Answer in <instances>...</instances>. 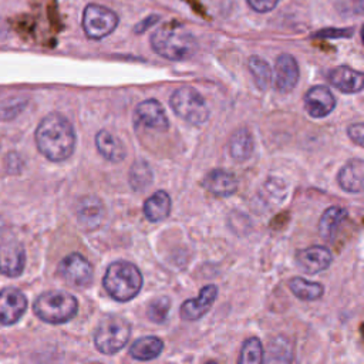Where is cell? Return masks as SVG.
Instances as JSON below:
<instances>
[{"instance_id": "15", "label": "cell", "mask_w": 364, "mask_h": 364, "mask_svg": "<svg viewBox=\"0 0 364 364\" xmlns=\"http://www.w3.org/2000/svg\"><path fill=\"white\" fill-rule=\"evenodd\" d=\"M205 189L218 198H228L239 188V181L235 173L225 169H212L203 178Z\"/></svg>"}, {"instance_id": "2", "label": "cell", "mask_w": 364, "mask_h": 364, "mask_svg": "<svg viewBox=\"0 0 364 364\" xmlns=\"http://www.w3.org/2000/svg\"><path fill=\"white\" fill-rule=\"evenodd\" d=\"M154 51L164 58L181 61L195 54L198 41L191 31L179 23H165L159 26L151 36Z\"/></svg>"}, {"instance_id": "17", "label": "cell", "mask_w": 364, "mask_h": 364, "mask_svg": "<svg viewBox=\"0 0 364 364\" xmlns=\"http://www.w3.org/2000/svg\"><path fill=\"white\" fill-rule=\"evenodd\" d=\"M26 266V252L20 243H7L0 247V273L17 277Z\"/></svg>"}, {"instance_id": "23", "label": "cell", "mask_w": 364, "mask_h": 364, "mask_svg": "<svg viewBox=\"0 0 364 364\" xmlns=\"http://www.w3.org/2000/svg\"><path fill=\"white\" fill-rule=\"evenodd\" d=\"M347 219V210L340 206L327 208L318 222V232L326 242H333L338 228Z\"/></svg>"}, {"instance_id": "22", "label": "cell", "mask_w": 364, "mask_h": 364, "mask_svg": "<svg viewBox=\"0 0 364 364\" xmlns=\"http://www.w3.org/2000/svg\"><path fill=\"white\" fill-rule=\"evenodd\" d=\"M171 196L166 191L154 192L144 203V215L149 222H161L171 213Z\"/></svg>"}, {"instance_id": "6", "label": "cell", "mask_w": 364, "mask_h": 364, "mask_svg": "<svg viewBox=\"0 0 364 364\" xmlns=\"http://www.w3.org/2000/svg\"><path fill=\"white\" fill-rule=\"evenodd\" d=\"M173 112L192 125H202L209 118V108L205 98L191 87L178 88L169 98Z\"/></svg>"}, {"instance_id": "26", "label": "cell", "mask_w": 364, "mask_h": 364, "mask_svg": "<svg viewBox=\"0 0 364 364\" xmlns=\"http://www.w3.org/2000/svg\"><path fill=\"white\" fill-rule=\"evenodd\" d=\"M289 289L291 290V293L300 299V300H306V301H313V300H318L323 293H324V287L321 283L317 282H309L303 277H293L289 282Z\"/></svg>"}, {"instance_id": "32", "label": "cell", "mask_w": 364, "mask_h": 364, "mask_svg": "<svg viewBox=\"0 0 364 364\" xmlns=\"http://www.w3.org/2000/svg\"><path fill=\"white\" fill-rule=\"evenodd\" d=\"M247 3L255 11L267 13L277 6L279 0H247Z\"/></svg>"}, {"instance_id": "20", "label": "cell", "mask_w": 364, "mask_h": 364, "mask_svg": "<svg viewBox=\"0 0 364 364\" xmlns=\"http://www.w3.org/2000/svg\"><path fill=\"white\" fill-rule=\"evenodd\" d=\"M328 81L331 85L343 92H360L363 90V73L353 70L347 65H340L328 73Z\"/></svg>"}, {"instance_id": "19", "label": "cell", "mask_w": 364, "mask_h": 364, "mask_svg": "<svg viewBox=\"0 0 364 364\" xmlns=\"http://www.w3.org/2000/svg\"><path fill=\"white\" fill-rule=\"evenodd\" d=\"M363 176H364V162L360 158L350 159L338 171L337 183L338 186L350 193H360L363 191Z\"/></svg>"}, {"instance_id": "31", "label": "cell", "mask_w": 364, "mask_h": 364, "mask_svg": "<svg viewBox=\"0 0 364 364\" xmlns=\"http://www.w3.org/2000/svg\"><path fill=\"white\" fill-rule=\"evenodd\" d=\"M24 105H26V101L20 100V98L6 101V104H3L0 107V118L1 119H10V118L16 117L24 108Z\"/></svg>"}, {"instance_id": "5", "label": "cell", "mask_w": 364, "mask_h": 364, "mask_svg": "<svg viewBox=\"0 0 364 364\" xmlns=\"http://www.w3.org/2000/svg\"><path fill=\"white\" fill-rule=\"evenodd\" d=\"M131 336V324L121 316H105L94 333V344L102 354L121 351Z\"/></svg>"}, {"instance_id": "21", "label": "cell", "mask_w": 364, "mask_h": 364, "mask_svg": "<svg viewBox=\"0 0 364 364\" xmlns=\"http://www.w3.org/2000/svg\"><path fill=\"white\" fill-rule=\"evenodd\" d=\"M95 146L98 152L109 162H121L127 155L121 139L107 129L98 131L95 135Z\"/></svg>"}, {"instance_id": "13", "label": "cell", "mask_w": 364, "mask_h": 364, "mask_svg": "<svg viewBox=\"0 0 364 364\" xmlns=\"http://www.w3.org/2000/svg\"><path fill=\"white\" fill-rule=\"evenodd\" d=\"M296 262L301 270H304L309 274H314L326 270L331 264L333 256L330 249L314 245L299 250L296 253Z\"/></svg>"}, {"instance_id": "14", "label": "cell", "mask_w": 364, "mask_h": 364, "mask_svg": "<svg viewBox=\"0 0 364 364\" xmlns=\"http://www.w3.org/2000/svg\"><path fill=\"white\" fill-rule=\"evenodd\" d=\"M299 65L293 55L280 54L274 65V87L280 92L291 91L299 81Z\"/></svg>"}, {"instance_id": "25", "label": "cell", "mask_w": 364, "mask_h": 364, "mask_svg": "<svg viewBox=\"0 0 364 364\" xmlns=\"http://www.w3.org/2000/svg\"><path fill=\"white\" fill-rule=\"evenodd\" d=\"M253 152V138L246 128L236 129L229 139V154L235 161H246Z\"/></svg>"}, {"instance_id": "29", "label": "cell", "mask_w": 364, "mask_h": 364, "mask_svg": "<svg viewBox=\"0 0 364 364\" xmlns=\"http://www.w3.org/2000/svg\"><path fill=\"white\" fill-rule=\"evenodd\" d=\"M263 346L257 337H249L245 340L240 348L237 364H262L263 363Z\"/></svg>"}, {"instance_id": "10", "label": "cell", "mask_w": 364, "mask_h": 364, "mask_svg": "<svg viewBox=\"0 0 364 364\" xmlns=\"http://www.w3.org/2000/svg\"><path fill=\"white\" fill-rule=\"evenodd\" d=\"M27 309V299L23 291L6 287L0 291V324L11 326L20 320Z\"/></svg>"}, {"instance_id": "16", "label": "cell", "mask_w": 364, "mask_h": 364, "mask_svg": "<svg viewBox=\"0 0 364 364\" xmlns=\"http://www.w3.org/2000/svg\"><path fill=\"white\" fill-rule=\"evenodd\" d=\"M262 364H299L293 343L286 336H276L263 351Z\"/></svg>"}, {"instance_id": "9", "label": "cell", "mask_w": 364, "mask_h": 364, "mask_svg": "<svg viewBox=\"0 0 364 364\" xmlns=\"http://www.w3.org/2000/svg\"><path fill=\"white\" fill-rule=\"evenodd\" d=\"M134 119H135V125L161 131V132L168 131L169 128V121L164 107L154 98L145 100L136 105Z\"/></svg>"}, {"instance_id": "12", "label": "cell", "mask_w": 364, "mask_h": 364, "mask_svg": "<svg viewBox=\"0 0 364 364\" xmlns=\"http://www.w3.org/2000/svg\"><path fill=\"white\" fill-rule=\"evenodd\" d=\"M336 108V98L326 85L311 87L304 95V109L313 118H324Z\"/></svg>"}, {"instance_id": "24", "label": "cell", "mask_w": 364, "mask_h": 364, "mask_svg": "<svg viewBox=\"0 0 364 364\" xmlns=\"http://www.w3.org/2000/svg\"><path fill=\"white\" fill-rule=\"evenodd\" d=\"M164 350V341L156 336H145L132 343L129 354L135 360L148 361L156 358Z\"/></svg>"}, {"instance_id": "8", "label": "cell", "mask_w": 364, "mask_h": 364, "mask_svg": "<svg viewBox=\"0 0 364 364\" xmlns=\"http://www.w3.org/2000/svg\"><path fill=\"white\" fill-rule=\"evenodd\" d=\"M58 273L65 279V282L77 287H85L92 280V267L80 253L65 256L58 264Z\"/></svg>"}, {"instance_id": "35", "label": "cell", "mask_w": 364, "mask_h": 364, "mask_svg": "<svg viewBox=\"0 0 364 364\" xmlns=\"http://www.w3.org/2000/svg\"><path fill=\"white\" fill-rule=\"evenodd\" d=\"M206 364H218V363H216V361H208Z\"/></svg>"}, {"instance_id": "27", "label": "cell", "mask_w": 364, "mask_h": 364, "mask_svg": "<svg viewBox=\"0 0 364 364\" xmlns=\"http://www.w3.org/2000/svg\"><path fill=\"white\" fill-rule=\"evenodd\" d=\"M154 179V173L152 169L149 166L148 162L138 159L132 164L131 169H129V185L134 191H144L145 188H148L152 183Z\"/></svg>"}, {"instance_id": "3", "label": "cell", "mask_w": 364, "mask_h": 364, "mask_svg": "<svg viewBox=\"0 0 364 364\" xmlns=\"http://www.w3.org/2000/svg\"><path fill=\"white\" fill-rule=\"evenodd\" d=\"M142 274L139 269L127 260L112 262L102 277L105 291L119 303L132 300L142 287Z\"/></svg>"}, {"instance_id": "1", "label": "cell", "mask_w": 364, "mask_h": 364, "mask_svg": "<svg viewBox=\"0 0 364 364\" xmlns=\"http://www.w3.org/2000/svg\"><path fill=\"white\" fill-rule=\"evenodd\" d=\"M37 149L51 162L68 159L75 148V131L71 122L58 112L46 115L34 134Z\"/></svg>"}, {"instance_id": "7", "label": "cell", "mask_w": 364, "mask_h": 364, "mask_svg": "<svg viewBox=\"0 0 364 364\" xmlns=\"http://www.w3.org/2000/svg\"><path fill=\"white\" fill-rule=\"evenodd\" d=\"M118 26V16L108 7L88 4L82 13V30L91 40H101L109 36Z\"/></svg>"}, {"instance_id": "30", "label": "cell", "mask_w": 364, "mask_h": 364, "mask_svg": "<svg viewBox=\"0 0 364 364\" xmlns=\"http://www.w3.org/2000/svg\"><path fill=\"white\" fill-rule=\"evenodd\" d=\"M171 310V300L166 296L158 297L151 301L146 310V316L154 323H164Z\"/></svg>"}, {"instance_id": "28", "label": "cell", "mask_w": 364, "mask_h": 364, "mask_svg": "<svg viewBox=\"0 0 364 364\" xmlns=\"http://www.w3.org/2000/svg\"><path fill=\"white\" fill-rule=\"evenodd\" d=\"M247 67H249L250 74L253 75L256 87L262 91L267 90L272 82L270 65L263 58H260L257 55H252L247 61Z\"/></svg>"}, {"instance_id": "4", "label": "cell", "mask_w": 364, "mask_h": 364, "mask_svg": "<svg viewBox=\"0 0 364 364\" xmlns=\"http://www.w3.org/2000/svg\"><path fill=\"white\" fill-rule=\"evenodd\" d=\"M33 310L36 316L46 323L63 324L77 314L78 301L68 291L47 290L36 299Z\"/></svg>"}, {"instance_id": "34", "label": "cell", "mask_w": 364, "mask_h": 364, "mask_svg": "<svg viewBox=\"0 0 364 364\" xmlns=\"http://www.w3.org/2000/svg\"><path fill=\"white\" fill-rule=\"evenodd\" d=\"M156 21H158V16L152 14V16H149V17L144 18L141 23H138V24L134 27V31H135V33H138V34H141V33L146 31V28H148V27H151V26H152L154 23H156Z\"/></svg>"}, {"instance_id": "18", "label": "cell", "mask_w": 364, "mask_h": 364, "mask_svg": "<svg viewBox=\"0 0 364 364\" xmlns=\"http://www.w3.org/2000/svg\"><path fill=\"white\" fill-rule=\"evenodd\" d=\"M104 203L97 196L82 198L77 208L78 223L87 230L98 228L104 219Z\"/></svg>"}, {"instance_id": "11", "label": "cell", "mask_w": 364, "mask_h": 364, "mask_svg": "<svg viewBox=\"0 0 364 364\" xmlns=\"http://www.w3.org/2000/svg\"><path fill=\"white\" fill-rule=\"evenodd\" d=\"M218 297V287L215 284H206L200 289V293L195 299H188L182 303L179 309L181 318L186 321H193L205 316L209 311L213 301Z\"/></svg>"}, {"instance_id": "33", "label": "cell", "mask_w": 364, "mask_h": 364, "mask_svg": "<svg viewBox=\"0 0 364 364\" xmlns=\"http://www.w3.org/2000/svg\"><path fill=\"white\" fill-rule=\"evenodd\" d=\"M347 134L350 136V139L357 144L358 146H363V139H364V125L363 122H357L348 127Z\"/></svg>"}]
</instances>
